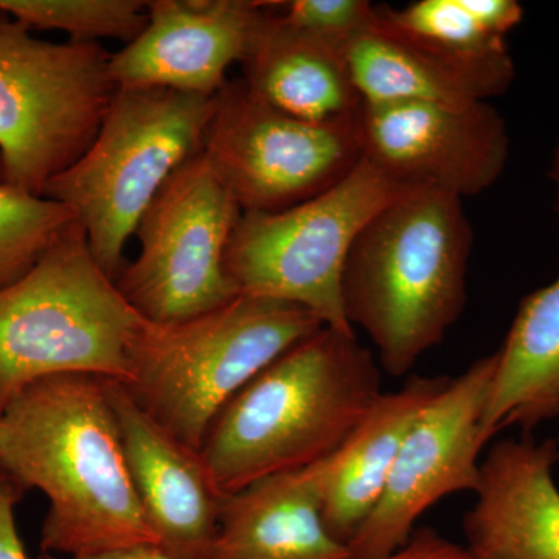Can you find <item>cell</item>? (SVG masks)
I'll use <instances>...</instances> for the list:
<instances>
[{"instance_id": "obj_1", "label": "cell", "mask_w": 559, "mask_h": 559, "mask_svg": "<svg viewBox=\"0 0 559 559\" xmlns=\"http://www.w3.org/2000/svg\"><path fill=\"white\" fill-rule=\"evenodd\" d=\"M109 382L43 378L0 414V477L22 495L38 489L49 502L43 555L157 546L132 484Z\"/></svg>"}, {"instance_id": "obj_2", "label": "cell", "mask_w": 559, "mask_h": 559, "mask_svg": "<svg viewBox=\"0 0 559 559\" xmlns=\"http://www.w3.org/2000/svg\"><path fill=\"white\" fill-rule=\"evenodd\" d=\"M355 334L323 326L272 360L216 415L201 457L221 495L329 459L381 395Z\"/></svg>"}, {"instance_id": "obj_3", "label": "cell", "mask_w": 559, "mask_h": 559, "mask_svg": "<svg viewBox=\"0 0 559 559\" xmlns=\"http://www.w3.org/2000/svg\"><path fill=\"white\" fill-rule=\"evenodd\" d=\"M473 240L462 200L414 187L353 242L342 277L345 318L369 336L390 377H406L462 316Z\"/></svg>"}, {"instance_id": "obj_4", "label": "cell", "mask_w": 559, "mask_h": 559, "mask_svg": "<svg viewBox=\"0 0 559 559\" xmlns=\"http://www.w3.org/2000/svg\"><path fill=\"white\" fill-rule=\"evenodd\" d=\"M145 320L95 260L76 219L24 277L0 289V414L43 378L123 384Z\"/></svg>"}, {"instance_id": "obj_5", "label": "cell", "mask_w": 559, "mask_h": 559, "mask_svg": "<svg viewBox=\"0 0 559 559\" xmlns=\"http://www.w3.org/2000/svg\"><path fill=\"white\" fill-rule=\"evenodd\" d=\"M323 326L299 305L248 296L179 322L145 320L121 388L162 429L201 451L223 407L272 360Z\"/></svg>"}, {"instance_id": "obj_6", "label": "cell", "mask_w": 559, "mask_h": 559, "mask_svg": "<svg viewBox=\"0 0 559 559\" xmlns=\"http://www.w3.org/2000/svg\"><path fill=\"white\" fill-rule=\"evenodd\" d=\"M215 108L216 97L119 86L90 148L44 191L73 210L114 282L143 213L173 173L204 150Z\"/></svg>"}, {"instance_id": "obj_7", "label": "cell", "mask_w": 559, "mask_h": 559, "mask_svg": "<svg viewBox=\"0 0 559 559\" xmlns=\"http://www.w3.org/2000/svg\"><path fill=\"white\" fill-rule=\"evenodd\" d=\"M98 43H51L0 13V183L44 197L92 145L116 97Z\"/></svg>"}, {"instance_id": "obj_8", "label": "cell", "mask_w": 559, "mask_h": 559, "mask_svg": "<svg viewBox=\"0 0 559 559\" xmlns=\"http://www.w3.org/2000/svg\"><path fill=\"white\" fill-rule=\"evenodd\" d=\"M409 189L362 159L337 186L296 207L242 213L224 271L240 296L299 305L329 329L355 334L342 300L349 249L364 226Z\"/></svg>"}, {"instance_id": "obj_9", "label": "cell", "mask_w": 559, "mask_h": 559, "mask_svg": "<svg viewBox=\"0 0 559 559\" xmlns=\"http://www.w3.org/2000/svg\"><path fill=\"white\" fill-rule=\"evenodd\" d=\"M242 210L204 153L173 173L140 219L139 259L117 288L154 323L179 322L237 299L224 257Z\"/></svg>"}, {"instance_id": "obj_10", "label": "cell", "mask_w": 559, "mask_h": 559, "mask_svg": "<svg viewBox=\"0 0 559 559\" xmlns=\"http://www.w3.org/2000/svg\"><path fill=\"white\" fill-rule=\"evenodd\" d=\"M358 119H300L261 100L242 79L231 80L216 95L202 153L242 213L283 212L358 167Z\"/></svg>"}, {"instance_id": "obj_11", "label": "cell", "mask_w": 559, "mask_h": 559, "mask_svg": "<svg viewBox=\"0 0 559 559\" xmlns=\"http://www.w3.org/2000/svg\"><path fill=\"white\" fill-rule=\"evenodd\" d=\"M498 353L451 378L415 419L378 506L347 543L349 557H384L409 540L423 514L447 496L480 487L479 426Z\"/></svg>"}, {"instance_id": "obj_12", "label": "cell", "mask_w": 559, "mask_h": 559, "mask_svg": "<svg viewBox=\"0 0 559 559\" xmlns=\"http://www.w3.org/2000/svg\"><path fill=\"white\" fill-rule=\"evenodd\" d=\"M358 128L362 159L382 175L462 201L491 189L509 162L506 120L488 102L364 103Z\"/></svg>"}, {"instance_id": "obj_13", "label": "cell", "mask_w": 559, "mask_h": 559, "mask_svg": "<svg viewBox=\"0 0 559 559\" xmlns=\"http://www.w3.org/2000/svg\"><path fill=\"white\" fill-rule=\"evenodd\" d=\"M263 2L153 0L138 39L110 55L117 86L164 87L216 97L248 50Z\"/></svg>"}, {"instance_id": "obj_14", "label": "cell", "mask_w": 559, "mask_h": 559, "mask_svg": "<svg viewBox=\"0 0 559 559\" xmlns=\"http://www.w3.org/2000/svg\"><path fill=\"white\" fill-rule=\"evenodd\" d=\"M121 441L140 506L157 547L173 559H212L221 495L201 452L145 414L119 382H109Z\"/></svg>"}, {"instance_id": "obj_15", "label": "cell", "mask_w": 559, "mask_h": 559, "mask_svg": "<svg viewBox=\"0 0 559 559\" xmlns=\"http://www.w3.org/2000/svg\"><path fill=\"white\" fill-rule=\"evenodd\" d=\"M353 81L364 103L428 102L468 105L510 90L514 62L509 51L495 57L457 53L401 27L389 5L345 44Z\"/></svg>"}, {"instance_id": "obj_16", "label": "cell", "mask_w": 559, "mask_h": 559, "mask_svg": "<svg viewBox=\"0 0 559 559\" xmlns=\"http://www.w3.org/2000/svg\"><path fill=\"white\" fill-rule=\"evenodd\" d=\"M555 440H502L480 463V487L463 518L476 559H559Z\"/></svg>"}, {"instance_id": "obj_17", "label": "cell", "mask_w": 559, "mask_h": 559, "mask_svg": "<svg viewBox=\"0 0 559 559\" xmlns=\"http://www.w3.org/2000/svg\"><path fill=\"white\" fill-rule=\"evenodd\" d=\"M240 64L249 90L290 116L340 121L362 109L345 47L289 24L271 2H263Z\"/></svg>"}, {"instance_id": "obj_18", "label": "cell", "mask_w": 559, "mask_h": 559, "mask_svg": "<svg viewBox=\"0 0 559 559\" xmlns=\"http://www.w3.org/2000/svg\"><path fill=\"white\" fill-rule=\"evenodd\" d=\"M322 462L224 495L212 559L352 558L323 522Z\"/></svg>"}, {"instance_id": "obj_19", "label": "cell", "mask_w": 559, "mask_h": 559, "mask_svg": "<svg viewBox=\"0 0 559 559\" xmlns=\"http://www.w3.org/2000/svg\"><path fill=\"white\" fill-rule=\"evenodd\" d=\"M450 380L415 374L395 392H382L340 450L323 460L322 516L333 538L347 546L370 516L415 419Z\"/></svg>"}, {"instance_id": "obj_20", "label": "cell", "mask_w": 559, "mask_h": 559, "mask_svg": "<svg viewBox=\"0 0 559 559\" xmlns=\"http://www.w3.org/2000/svg\"><path fill=\"white\" fill-rule=\"evenodd\" d=\"M479 426L481 450L509 426L532 430L559 417V275L522 299Z\"/></svg>"}, {"instance_id": "obj_21", "label": "cell", "mask_w": 559, "mask_h": 559, "mask_svg": "<svg viewBox=\"0 0 559 559\" xmlns=\"http://www.w3.org/2000/svg\"><path fill=\"white\" fill-rule=\"evenodd\" d=\"M0 13L39 31L68 33L76 43L139 38L148 24V2L140 0H0Z\"/></svg>"}, {"instance_id": "obj_22", "label": "cell", "mask_w": 559, "mask_h": 559, "mask_svg": "<svg viewBox=\"0 0 559 559\" xmlns=\"http://www.w3.org/2000/svg\"><path fill=\"white\" fill-rule=\"evenodd\" d=\"M75 221L61 202L0 183V289L24 277Z\"/></svg>"}, {"instance_id": "obj_23", "label": "cell", "mask_w": 559, "mask_h": 559, "mask_svg": "<svg viewBox=\"0 0 559 559\" xmlns=\"http://www.w3.org/2000/svg\"><path fill=\"white\" fill-rule=\"evenodd\" d=\"M393 20L419 38L469 57L507 53L506 39L480 27L463 0H418L404 9L390 7Z\"/></svg>"}, {"instance_id": "obj_24", "label": "cell", "mask_w": 559, "mask_h": 559, "mask_svg": "<svg viewBox=\"0 0 559 559\" xmlns=\"http://www.w3.org/2000/svg\"><path fill=\"white\" fill-rule=\"evenodd\" d=\"M275 7L289 24L344 47L377 16V5L369 0H290Z\"/></svg>"}, {"instance_id": "obj_25", "label": "cell", "mask_w": 559, "mask_h": 559, "mask_svg": "<svg viewBox=\"0 0 559 559\" xmlns=\"http://www.w3.org/2000/svg\"><path fill=\"white\" fill-rule=\"evenodd\" d=\"M355 559V558H349ZM371 559H476L468 547L444 538L430 527L415 528L409 540L400 549L380 558Z\"/></svg>"}, {"instance_id": "obj_26", "label": "cell", "mask_w": 559, "mask_h": 559, "mask_svg": "<svg viewBox=\"0 0 559 559\" xmlns=\"http://www.w3.org/2000/svg\"><path fill=\"white\" fill-rule=\"evenodd\" d=\"M463 5L485 32L499 39H506L524 20V9L516 0H463Z\"/></svg>"}, {"instance_id": "obj_27", "label": "cell", "mask_w": 559, "mask_h": 559, "mask_svg": "<svg viewBox=\"0 0 559 559\" xmlns=\"http://www.w3.org/2000/svg\"><path fill=\"white\" fill-rule=\"evenodd\" d=\"M21 498L20 489L0 477V559H28L14 516Z\"/></svg>"}, {"instance_id": "obj_28", "label": "cell", "mask_w": 559, "mask_h": 559, "mask_svg": "<svg viewBox=\"0 0 559 559\" xmlns=\"http://www.w3.org/2000/svg\"><path fill=\"white\" fill-rule=\"evenodd\" d=\"M39 559H173L164 554L157 546H143L120 547V549H112L100 551V554L84 555V557H70L60 558L53 555H43Z\"/></svg>"}, {"instance_id": "obj_29", "label": "cell", "mask_w": 559, "mask_h": 559, "mask_svg": "<svg viewBox=\"0 0 559 559\" xmlns=\"http://www.w3.org/2000/svg\"><path fill=\"white\" fill-rule=\"evenodd\" d=\"M549 178L555 186V212H557L559 218V145L557 151H555L554 159H551Z\"/></svg>"}]
</instances>
